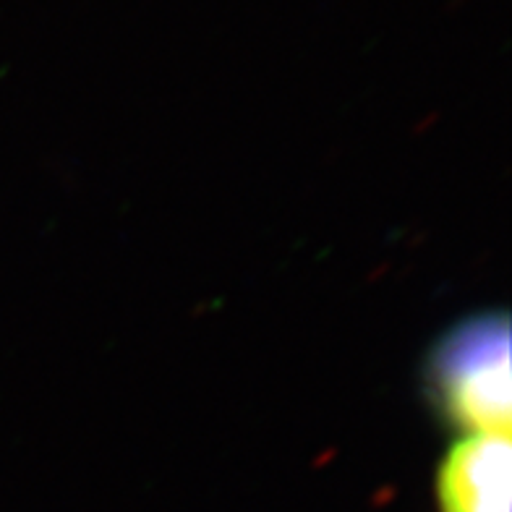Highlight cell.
<instances>
[{
  "instance_id": "cell-1",
  "label": "cell",
  "mask_w": 512,
  "mask_h": 512,
  "mask_svg": "<svg viewBox=\"0 0 512 512\" xmlns=\"http://www.w3.org/2000/svg\"><path fill=\"white\" fill-rule=\"evenodd\" d=\"M447 411L471 434H510V332L502 317L473 319L434 358Z\"/></svg>"
},
{
  "instance_id": "cell-2",
  "label": "cell",
  "mask_w": 512,
  "mask_h": 512,
  "mask_svg": "<svg viewBox=\"0 0 512 512\" xmlns=\"http://www.w3.org/2000/svg\"><path fill=\"white\" fill-rule=\"evenodd\" d=\"M510 434H468L437 476L442 512H510Z\"/></svg>"
}]
</instances>
